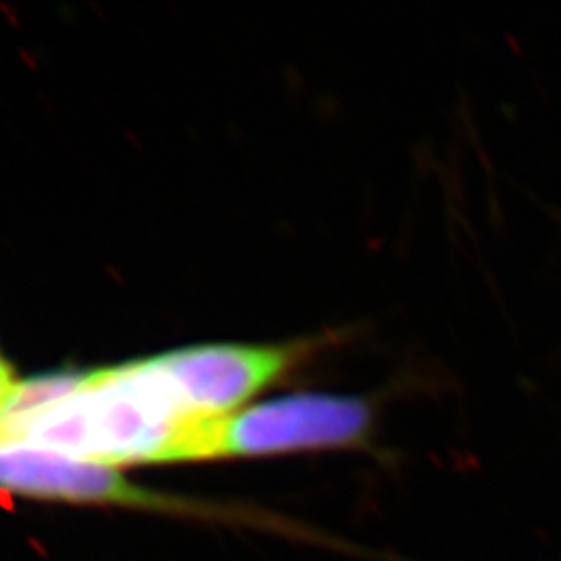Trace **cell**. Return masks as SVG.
I'll list each match as a JSON object with an SVG mask.
<instances>
[{"mask_svg": "<svg viewBox=\"0 0 561 561\" xmlns=\"http://www.w3.org/2000/svg\"><path fill=\"white\" fill-rule=\"evenodd\" d=\"M141 360L81 373L71 391L38 410L0 416V443L30 445L104 466L169 461L194 424Z\"/></svg>", "mask_w": 561, "mask_h": 561, "instance_id": "obj_1", "label": "cell"}, {"mask_svg": "<svg viewBox=\"0 0 561 561\" xmlns=\"http://www.w3.org/2000/svg\"><path fill=\"white\" fill-rule=\"evenodd\" d=\"M379 421L381 398L375 396L296 393L194 422L169 461L322 451L381 456Z\"/></svg>", "mask_w": 561, "mask_h": 561, "instance_id": "obj_2", "label": "cell"}, {"mask_svg": "<svg viewBox=\"0 0 561 561\" xmlns=\"http://www.w3.org/2000/svg\"><path fill=\"white\" fill-rule=\"evenodd\" d=\"M345 335L350 331L273 345L190 347L148 362L192 419H221Z\"/></svg>", "mask_w": 561, "mask_h": 561, "instance_id": "obj_3", "label": "cell"}, {"mask_svg": "<svg viewBox=\"0 0 561 561\" xmlns=\"http://www.w3.org/2000/svg\"><path fill=\"white\" fill-rule=\"evenodd\" d=\"M0 489L42 500L115 503L162 512H204L198 503L138 486L111 466L11 443H0Z\"/></svg>", "mask_w": 561, "mask_h": 561, "instance_id": "obj_4", "label": "cell"}, {"mask_svg": "<svg viewBox=\"0 0 561 561\" xmlns=\"http://www.w3.org/2000/svg\"><path fill=\"white\" fill-rule=\"evenodd\" d=\"M18 385L20 382L15 381L11 366L0 358V414H2L4 405H7V401L11 400L13 391L18 389Z\"/></svg>", "mask_w": 561, "mask_h": 561, "instance_id": "obj_5", "label": "cell"}]
</instances>
